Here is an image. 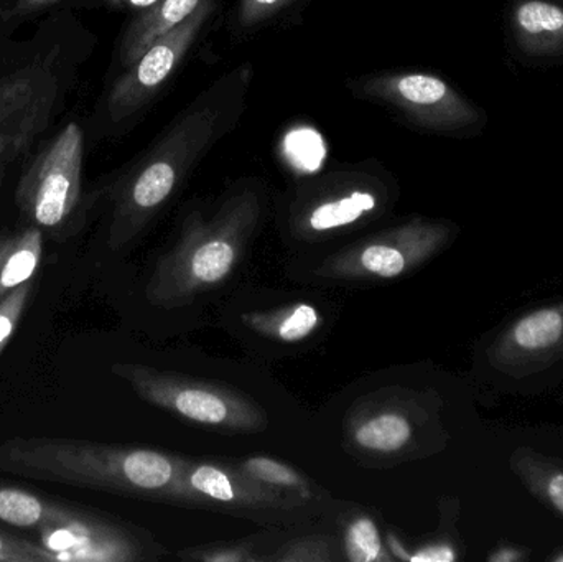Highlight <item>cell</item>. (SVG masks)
I'll return each mask as SVG.
<instances>
[{
	"instance_id": "cell-26",
	"label": "cell",
	"mask_w": 563,
	"mask_h": 562,
	"mask_svg": "<svg viewBox=\"0 0 563 562\" xmlns=\"http://www.w3.org/2000/svg\"><path fill=\"white\" fill-rule=\"evenodd\" d=\"M187 560L207 561V562H243L257 560L250 553V548L244 547H217L205 548V550L191 551L188 554H181Z\"/></svg>"
},
{
	"instance_id": "cell-12",
	"label": "cell",
	"mask_w": 563,
	"mask_h": 562,
	"mask_svg": "<svg viewBox=\"0 0 563 562\" xmlns=\"http://www.w3.org/2000/svg\"><path fill=\"white\" fill-rule=\"evenodd\" d=\"M55 99V81L43 69H26L0 81V134L23 151L45 128Z\"/></svg>"
},
{
	"instance_id": "cell-15",
	"label": "cell",
	"mask_w": 563,
	"mask_h": 562,
	"mask_svg": "<svg viewBox=\"0 0 563 562\" xmlns=\"http://www.w3.org/2000/svg\"><path fill=\"white\" fill-rule=\"evenodd\" d=\"M43 236L42 230L30 223L0 233V299L36 276L42 263Z\"/></svg>"
},
{
	"instance_id": "cell-2",
	"label": "cell",
	"mask_w": 563,
	"mask_h": 562,
	"mask_svg": "<svg viewBox=\"0 0 563 562\" xmlns=\"http://www.w3.org/2000/svg\"><path fill=\"white\" fill-rule=\"evenodd\" d=\"M180 458L69 438H12L0 442V472L45 484L172 502Z\"/></svg>"
},
{
	"instance_id": "cell-30",
	"label": "cell",
	"mask_w": 563,
	"mask_h": 562,
	"mask_svg": "<svg viewBox=\"0 0 563 562\" xmlns=\"http://www.w3.org/2000/svg\"><path fill=\"white\" fill-rule=\"evenodd\" d=\"M387 550L393 553L394 560L410 561V554L407 553L404 544L400 543L394 535H389V537H387Z\"/></svg>"
},
{
	"instance_id": "cell-34",
	"label": "cell",
	"mask_w": 563,
	"mask_h": 562,
	"mask_svg": "<svg viewBox=\"0 0 563 562\" xmlns=\"http://www.w3.org/2000/svg\"><path fill=\"white\" fill-rule=\"evenodd\" d=\"M558 561L563 562V554H562V557H559V558H558Z\"/></svg>"
},
{
	"instance_id": "cell-7",
	"label": "cell",
	"mask_w": 563,
	"mask_h": 562,
	"mask_svg": "<svg viewBox=\"0 0 563 562\" xmlns=\"http://www.w3.org/2000/svg\"><path fill=\"white\" fill-rule=\"evenodd\" d=\"M446 238L443 224L412 220L334 254L320 274L334 279H397L426 263Z\"/></svg>"
},
{
	"instance_id": "cell-8",
	"label": "cell",
	"mask_w": 563,
	"mask_h": 562,
	"mask_svg": "<svg viewBox=\"0 0 563 562\" xmlns=\"http://www.w3.org/2000/svg\"><path fill=\"white\" fill-rule=\"evenodd\" d=\"M360 96L393 106L409 121L432 131H462L479 121V112L439 76L386 73L357 82Z\"/></svg>"
},
{
	"instance_id": "cell-1",
	"label": "cell",
	"mask_w": 563,
	"mask_h": 562,
	"mask_svg": "<svg viewBox=\"0 0 563 562\" xmlns=\"http://www.w3.org/2000/svg\"><path fill=\"white\" fill-rule=\"evenodd\" d=\"M247 66L213 82L175 119L147 157L115 194L108 246L124 250L174 197L207 152L231 131L244 109L251 81Z\"/></svg>"
},
{
	"instance_id": "cell-20",
	"label": "cell",
	"mask_w": 563,
	"mask_h": 562,
	"mask_svg": "<svg viewBox=\"0 0 563 562\" xmlns=\"http://www.w3.org/2000/svg\"><path fill=\"white\" fill-rule=\"evenodd\" d=\"M240 471L269 487L285 492L291 497L301 502H308L311 498V485L300 472L295 471L290 465L276 461L266 455H253V458L244 459V461L234 462Z\"/></svg>"
},
{
	"instance_id": "cell-29",
	"label": "cell",
	"mask_w": 563,
	"mask_h": 562,
	"mask_svg": "<svg viewBox=\"0 0 563 562\" xmlns=\"http://www.w3.org/2000/svg\"><path fill=\"white\" fill-rule=\"evenodd\" d=\"M58 2L59 0H19V3H16V12H35V10L43 9V7L53 5V3Z\"/></svg>"
},
{
	"instance_id": "cell-14",
	"label": "cell",
	"mask_w": 563,
	"mask_h": 562,
	"mask_svg": "<svg viewBox=\"0 0 563 562\" xmlns=\"http://www.w3.org/2000/svg\"><path fill=\"white\" fill-rule=\"evenodd\" d=\"M512 33L532 56L563 53V7L548 0H519L511 13Z\"/></svg>"
},
{
	"instance_id": "cell-22",
	"label": "cell",
	"mask_w": 563,
	"mask_h": 562,
	"mask_svg": "<svg viewBox=\"0 0 563 562\" xmlns=\"http://www.w3.org/2000/svg\"><path fill=\"white\" fill-rule=\"evenodd\" d=\"M35 277L20 284L15 289L10 290L7 296L0 299V355L9 346L13 333L19 329L20 320L25 313L26 306L32 299L33 289H35Z\"/></svg>"
},
{
	"instance_id": "cell-31",
	"label": "cell",
	"mask_w": 563,
	"mask_h": 562,
	"mask_svg": "<svg viewBox=\"0 0 563 562\" xmlns=\"http://www.w3.org/2000/svg\"><path fill=\"white\" fill-rule=\"evenodd\" d=\"M111 5L121 7V5H131V7H142V9H147L152 3L157 2V0H108Z\"/></svg>"
},
{
	"instance_id": "cell-5",
	"label": "cell",
	"mask_w": 563,
	"mask_h": 562,
	"mask_svg": "<svg viewBox=\"0 0 563 562\" xmlns=\"http://www.w3.org/2000/svg\"><path fill=\"white\" fill-rule=\"evenodd\" d=\"M112 372L148 405L195 425L221 432H261L267 428L263 408L234 389L131 363H115Z\"/></svg>"
},
{
	"instance_id": "cell-17",
	"label": "cell",
	"mask_w": 563,
	"mask_h": 562,
	"mask_svg": "<svg viewBox=\"0 0 563 562\" xmlns=\"http://www.w3.org/2000/svg\"><path fill=\"white\" fill-rule=\"evenodd\" d=\"M412 425L396 411H380L364 419L354 429V442L363 451L377 455H393L412 441Z\"/></svg>"
},
{
	"instance_id": "cell-6",
	"label": "cell",
	"mask_w": 563,
	"mask_h": 562,
	"mask_svg": "<svg viewBox=\"0 0 563 562\" xmlns=\"http://www.w3.org/2000/svg\"><path fill=\"white\" fill-rule=\"evenodd\" d=\"M35 533L55 562H134L151 557L137 531L92 508L59 502Z\"/></svg>"
},
{
	"instance_id": "cell-9",
	"label": "cell",
	"mask_w": 563,
	"mask_h": 562,
	"mask_svg": "<svg viewBox=\"0 0 563 562\" xmlns=\"http://www.w3.org/2000/svg\"><path fill=\"white\" fill-rule=\"evenodd\" d=\"M213 7L214 0H203L188 19L158 36L141 58L129 66L109 95L108 111L112 121H124L154 99L200 35Z\"/></svg>"
},
{
	"instance_id": "cell-19",
	"label": "cell",
	"mask_w": 563,
	"mask_h": 562,
	"mask_svg": "<svg viewBox=\"0 0 563 562\" xmlns=\"http://www.w3.org/2000/svg\"><path fill=\"white\" fill-rule=\"evenodd\" d=\"M58 507L59 500L0 482V524L35 531Z\"/></svg>"
},
{
	"instance_id": "cell-33",
	"label": "cell",
	"mask_w": 563,
	"mask_h": 562,
	"mask_svg": "<svg viewBox=\"0 0 563 562\" xmlns=\"http://www.w3.org/2000/svg\"><path fill=\"white\" fill-rule=\"evenodd\" d=\"M0 154H2V137H0Z\"/></svg>"
},
{
	"instance_id": "cell-10",
	"label": "cell",
	"mask_w": 563,
	"mask_h": 562,
	"mask_svg": "<svg viewBox=\"0 0 563 562\" xmlns=\"http://www.w3.org/2000/svg\"><path fill=\"white\" fill-rule=\"evenodd\" d=\"M172 502L241 511L291 510L305 504L250 477L234 464L181 458Z\"/></svg>"
},
{
	"instance_id": "cell-13",
	"label": "cell",
	"mask_w": 563,
	"mask_h": 562,
	"mask_svg": "<svg viewBox=\"0 0 563 562\" xmlns=\"http://www.w3.org/2000/svg\"><path fill=\"white\" fill-rule=\"evenodd\" d=\"M563 352V304L519 319L496 346L495 359L508 368L549 362Z\"/></svg>"
},
{
	"instance_id": "cell-24",
	"label": "cell",
	"mask_w": 563,
	"mask_h": 562,
	"mask_svg": "<svg viewBox=\"0 0 563 562\" xmlns=\"http://www.w3.org/2000/svg\"><path fill=\"white\" fill-rule=\"evenodd\" d=\"M274 561H331L330 547L323 540L291 541Z\"/></svg>"
},
{
	"instance_id": "cell-23",
	"label": "cell",
	"mask_w": 563,
	"mask_h": 562,
	"mask_svg": "<svg viewBox=\"0 0 563 562\" xmlns=\"http://www.w3.org/2000/svg\"><path fill=\"white\" fill-rule=\"evenodd\" d=\"M0 562H55L42 543L0 530Z\"/></svg>"
},
{
	"instance_id": "cell-25",
	"label": "cell",
	"mask_w": 563,
	"mask_h": 562,
	"mask_svg": "<svg viewBox=\"0 0 563 562\" xmlns=\"http://www.w3.org/2000/svg\"><path fill=\"white\" fill-rule=\"evenodd\" d=\"M291 2L294 0H241L238 19L244 29H250V26L257 25V23L276 15Z\"/></svg>"
},
{
	"instance_id": "cell-32",
	"label": "cell",
	"mask_w": 563,
	"mask_h": 562,
	"mask_svg": "<svg viewBox=\"0 0 563 562\" xmlns=\"http://www.w3.org/2000/svg\"><path fill=\"white\" fill-rule=\"evenodd\" d=\"M518 554L516 553H505V550H501V553L495 554L492 557V561H515L518 560Z\"/></svg>"
},
{
	"instance_id": "cell-28",
	"label": "cell",
	"mask_w": 563,
	"mask_h": 562,
	"mask_svg": "<svg viewBox=\"0 0 563 562\" xmlns=\"http://www.w3.org/2000/svg\"><path fill=\"white\" fill-rule=\"evenodd\" d=\"M545 495L551 504L563 515V472H554L545 481Z\"/></svg>"
},
{
	"instance_id": "cell-11",
	"label": "cell",
	"mask_w": 563,
	"mask_h": 562,
	"mask_svg": "<svg viewBox=\"0 0 563 562\" xmlns=\"http://www.w3.org/2000/svg\"><path fill=\"white\" fill-rule=\"evenodd\" d=\"M384 197V188L369 178L328 181L295 208V233L313 238L346 230L379 211Z\"/></svg>"
},
{
	"instance_id": "cell-21",
	"label": "cell",
	"mask_w": 563,
	"mask_h": 562,
	"mask_svg": "<svg viewBox=\"0 0 563 562\" xmlns=\"http://www.w3.org/2000/svg\"><path fill=\"white\" fill-rule=\"evenodd\" d=\"M344 554L353 562L393 561L387 553L376 524L366 515L351 520L344 530Z\"/></svg>"
},
{
	"instance_id": "cell-3",
	"label": "cell",
	"mask_w": 563,
	"mask_h": 562,
	"mask_svg": "<svg viewBox=\"0 0 563 562\" xmlns=\"http://www.w3.org/2000/svg\"><path fill=\"white\" fill-rule=\"evenodd\" d=\"M261 218L256 191L228 198L211 218H188L180 240L158 260L147 286L148 302L164 309L185 306L230 279Z\"/></svg>"
},
{
	"instance_id": "cell-18",
	"label": "cell",
	"mask_w": 563,
	"mask_h": 562,
	"mask_svg": "<svg viewBox=\"0 0 563 562\" xmlns=\"http://www.w3.org/2000/svg\"><path fill=\"white\" fill-rule=\"evenodd\" d=\"M244 320L264 335L295 343L308 339L320 327L321 317L310 304H295L269 313H251Z\"/></svg>"
},
{
	"instance_id": "cell-16",
	"label": "cell",
	"mask_w": 563,
	"mask_h": 562,
	"mask_svg": "<svg viewBox=\"0 0 563 562\" xmlns=\"http://www.w3.org/2000/svg\"><path fill=\"white\" fill-rule=\"evenodd\" d=\"M203 0H157L132 23L122 42V63L134 65L142 53L172 29L184 22L200 7Z\"/></svg>"
},
{
	"instance_id": "cell-4",
	"label": "cell",
	"mask_w": 563,
	"mask_h": 562,
	"mask_svg": "<svg viewBox=\"0 0 563 562\" xmlns=\"http://www.w3.org/2000/svg\"><path fill=\"white\" fill-rule=\"evenodd\" d=\"M82 151L81 128L69 122L26 168L16 187V207L26 223L55 241L69 240L81 228Z\"/></svg>"
},
{
	"instance_id": "cell-27",
	"label": "cell",
	"mask_w": 563,
	"mask_h": 562,
	"mask_svg": "<svg viewBox=\"0 0 563 562\" xmlns=\"http://www.w3.org/2000/svg\"><path fill=\"white\" fill-rule=\"evenodd\" d=\"M455 560V550L449 544H430L410 554V562H453Z\"/></svg>"
}]
</instances>
